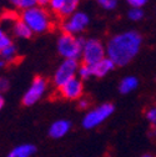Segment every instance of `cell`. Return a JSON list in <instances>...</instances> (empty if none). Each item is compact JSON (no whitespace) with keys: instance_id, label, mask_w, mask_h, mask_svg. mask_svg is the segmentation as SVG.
I'll return each mask as SVG.
<instances>
[{"instance_id":"cell-2","label":"cell","mask_w":156,"mask_h":157,"mask_svg":"<svg viewBox=\"0 0 156 157\" xmlns=\"http://www.w3.org/2000/svg\"><path fill=\"white\" fill-rule=\"evenodd\" d=\"M20 19L30 28L33 34H43L51 29L53 21L49 11L40 5L21 11Z\"/></svg>"},{"instance_id":"cell-1","label":"cell","mask_w":156,"mask_h":157,"mask_svg":"<svg viewBox=\"0 0 156 157\" xmlns=\"http://www.w3.org/2000/svg\"><path fill=\"white\" fill-rule=\"evenodd\" d=\"M142 36L138 31H124L112 36L106 45V56L116 66H125L139 54Z\"/></svg>"},{"instance_id":"cell-18","label":"cell","mask_w":156,"mask_h":157,"mask_svg":"<svg viewBox=\"0 0 156 157\" xmlns=\"http://www.w3.org/2000/svg\"><path fill=\"white\" fill-rule=\"evenodd\" d=\"M77 75L81 80H89V78L92 75V67L91 65H86V64H83L81 66H79V71H77Z\"/></svg>"},{"instance_id":"cell-11","label":"cell","mask_w":156,"mask_h":157,"mask_svg":"<svg viewBox=\"0 0 156 157\" xmlns=\"http://www.w3.org/2000/svg\"><path fill=\"white\" fill-rule=\"evenodd\" d=\"M71 128V122L68 120H57L49 127V136L51 139H61Z\"/></svg>"},{"instance_id":"cell-25","label":"cell","mask_w":156,"mask_h":157,"mask_svg":"<svg viewBox=\"0 0 156 157\" xmlns=\"http://www.w3.org/2000/svg\"><path fill=\"white\" fill-rule=\"evenodd\" d=\"M89 105H90L89 100H86L85 97H80V101H79V107L80 109H86V107H89Z\"/></svg>"},{"instance_id":"cell-12","label":"cell","mask_w":156,"mask_h":157,"mask_svg":"<svg viewBox=\"0 0 156 157\" xmlns=\"http://www.w3.org/2000/svg\"><path fill=\"white\" fill-rule=\"evenodd\" d=\"M115 66H116V65L114 64V61L106 56L105 59H103L101 61L91 65V67H92V75L96 76V77H104V76H106L110 71H112Z\"/></svg>"},{"instance_id":"cell-26","label":"cell","mask_w":156,"mask_h":157,"mask_svg":"<svg viewBox=\"0 0 156 157\" xmlns=\"http://www.w3.org/2000/svg\"><path fill=\"white\" fill-rule=\"evenodd\" d=\"M149 136L150 137H156V125H152L151 126V130L149 132Z\"/></svg>"},{"instance_id":"cell-30","label":"cell","mask_w":156,"mask_h":157,"mask_svg":"<svg viewBox=\"0 0 156 157\" xmlns=\"http://www.w3.org/2000/svg\"><path fill=\"white\" fill-rule=\"evenodd\" d=\"M142 157H152V156H150V155H145V156H142Z\"/></svg>"},{"instance_id":"cell-5","label":"cell","mask_w":156,"mask_h":157,"mask_svg":"<svg viewBox=\"0 0 156 157\" xmlns=\"http://www.w3.org/2000/svg\"><path fill=\"white\" fill-rule=\"evenodd\" d=\"M79 71V64L77 60H72V59H65V60L59 65V67L56 69L54 74V84L55 86L59 89L63 85H65L68 81L72 80V78L77 75Z\"/></svg>"},{"instance_id":"cell-7","label":"cell","mask_w":156,"mask_h":157,"mask_svg":"<svg viewBox=\"0 0 156 157\" xmlns=\"http://www.w3.org/2000/svg\"><path fill=\"white\" fill-rule=\"evenodd\" d=\"M114 110H115V107L112 104H103L100 106H97L96 109L89 111L85 115L84 120H83V126L88 130L99 126L100 124H103L107 119V117L111 116Z\"/></svg>"},{"instance_id":"cell-8","label":"cell","mask_w":156,"mask_h":157,"mask_svg":"<svg viewBox=\"0 0 156 157\" xmlns=\"http://www.w3.org/2000/svg\"><path fill=\"white\" fill-rule=\"evenodd\" d=\"M46 80L41 76H37L35 77L30 87L26 90V92L23 96V104L25 106H31L34 104H36L39 100L43 97L44 92L46 91Z\"/></svg>"},{"instance_id":"cell-17","label":"cell","mask_w":156,"mask_h":157,"mask_svg":"<svg viewBox=\"0 0 156 157\" xmlns=\"http://www.w3.org/2000/svg\"><path fill=\"white\" fill-rule=\"evenodd\" d=\"M18 56V51H16V46L15 45H10L6 49H4L3 51H0V57L3 59L5 63H13Z\"/></svg>"},{"instance_id":"cell-29","label":"cell","mask_w":156,"mask_h":157,"mask_svg":"<svg viewBox=\"0 0 156 157\" xmlns=\"http://www.w3.org/2000/svg\"><path fill=\"white\" fill-rule=\"evenodd\" d=\"M5 66V61L3 60V59H0V69H3Z\"/></svg>"},{"instance_id":"cell-23","label":"cell","mask_w":156,"mask_h":157,"mask_svg":"<svg viewBox=\"0 0 156 157\" xmlns=\"http://www.w3.org/2000/svg\"><path fill=\"white\" fill-rule=\"evenodd\" d=\"M10 87V82L6 77H0V94L6 92Z\"/></svg>"},{"instance_id":"cell-14","label":"cell","mask_w":156,"mask_h":157,"mask_svg":"<svg viewBox=\"0 0 156 157\" xmlns=\"http://www.w3.org/2000/svg\"><path fill=\"white\" fill-rule=\"evenodd\" d=\"M13 33L15 36L20 39H29L33 35V31L30 30V28L21 19H16L15 21H13Z\"/></svg>"},{"instance_id":"cell-24","label":"cell","mask_w":156,"mask_h":157,"mask_svg":"<svg viewBox=\"0 0 156 157\" xmlns=\"http://www.w3.org/2000/svg\"><path fill=\"white\" fill-rule=\"evenodd\" d=\"M126 3L131 8H142L147 3V0H126Z\"/></svg>"},{"instance_id":"cell-13","label":"cell","mask_w":156,"mask_h":157,"mask_svg":"<svg viewBox=\"0 0 156 157\" xmlns=\"http://www.w3.org/2000/svg\"><path fill=\"white\" fill-rule=\"evenodd\" d=\"M36 152V147L31 144H24L14 147L6 157H30Z\"/></svg>"},{"instance_id":"cell-9","label":"cell","mask_w":156,"mask_h":157,"mask_svg":"<svg viewBox=\"0 0 156 157\" xmlns=\"http://www.w3.org/2000/svg\"><path fill=\"white\" fill-rule=\"evenodd\" d=\"M80 0H50L49 8L53 13L61 17H68L77 9Z\"/></svg>"},{"instance_id":"cell-21","label":"cell","mask_w":156,"mask_h":157,"mask_svg":"<svg viewBox=\"0 0 156 157\" xmlns=\"http://www.w3.org/2000/svg\"><path fill=\"white\" fill-rule=\"evenodd\" d=\"M96 3L100 5V8H103L104 10H114L118 6V0H96Z\"/></svg>"},{"instance_id":"cell-20","label":"cell","mask_w":156,"mask_h":157,"mask_svg":"<svg viewBox=\"0 0 156 157\" xmlns=\"http://www.w3.org/2000/svg\"><path fill=\"white\" fill-rule=\"evenodd\" d=\"M10 45H13V43H11V39H10L9 34L0 29V51H3L4 49H6Z\"/></svg>"},{"instance_id":"cell-4","label":"cell","mask_w":156,"mask_h":157,"mask_svg":"<svg viewBox=\"0 0 156 157\" xmlns=\"http://www.w3.org/2000/svg\"><path fill=\"white\" fill-rule=\"evenodd\" d=\"M105 57H106V48H104V45L99 40H96V39L85 40L83 48V55H81L84 64L94 65L101 61Z\"/></svg>"},{"instance_id":"cell-10","label":"cell","mask_w":156,"mask_h":157,"mask_svg":"<svg viewBox=\"0 0 156 157\" xmlns=\"http://www.w3.org/2000/svg\"><path fill=\"white\" fill-rule=\"evenodd\" d=\"M59 92H60L61 97H64L66 100L80 99L83 95V82L80 78L74 77L72 80L68 81L65 85L59 87Z\"/></svg>"},{"instance_id":"cell-16","label":"cell","mask_w":156,"mask_h":157,"mask_svg":"<svg viewBox=\"0 0 156 157\" xmlns=\"http://www.w3.org/2000/svg\"><path fill=\"white\" fill-rule=\"evenodd\" d=\"M10 4L20 11L28 10L30 8H34L37 5V0H9Z\"/></svg>"},{"instance_id":"cell-22","label":"cell","mask_w":156,"mask_h":157,"mask_svg":"<svg viewBox=\"0 0 156 157\" xmlns=\"http://www.w3.org/2000/svg\"><path fill=\"white\" fill-rule=\"evenodd\" d=\"M146 119L151 125H156V107H151L146 112Z\"/></svg>"},{"instance_id":"cell-19","label":"cell","mask_w":156,"mask_h":157,"mask_svg":"<svg viewBox=\"0 0 156 157\" xmlns=\"http://www.w3.org/2000/svg\"><path fill=\"white\" fill-rule=\"evenodd\" d=\"M127 16L132 21H140L144 17V10L141 8H130V10L127 13Z\"/></svg>"},{"instance_id":"cell-28","label":"cell","mask_w":156,"mask_h":157,"mask_svg":"<svg viewBox=\"0 0 156 157\" xmlns=\"http://www.w3.org/2000/svg\"><path fill=\"white\" fill-rule=\"evenodd\" d=\"M4 104H5V100H4V97L2 96V94H0V110L4 107Z\"/></svg>"},{"instance_id":"cell-6","label":"cell","mask_w":156,"mask_h":157,"mask_svg":"<svg viewBox=\"0 0 156 157\" xmlns=\"http://www.w3.org/2000/svg\"><path fill=\"white\" fill-rule=\"evenodd\" d=\"M89 23H90L89 15L84 11L76 10L74 14H71L64 20V23L61 24V30L65 34L76 35V34L83 33L88 28Z\"/></svg>"},{"instance_id":"cell-31","label":"cell","mask_w":156,"mask_h":157,"mask_svg":"<svg viewBox=\"0 0 156 157\" xmlns=\"http://www.w3.org/2000/svg\"><path fill=\"white\" fill-rule=\"evenodd\" d=\"M0 14H2V6H0Z\"/></svg>"},{"instance_id":"cell-27","label":"cell","mask_w":156,"mask_h":157,"mask_svg":"<svg viewBox=\"0 0 156 157\" xmlns=\"http://www.w3.org/2000/svg\"><path fill=\"white\" fill-rule=\"evenodd\" d=\"M50 3V0H37V5H40V6H46L49 5Z\"/></svg>"},{"instance_id":"cell-3","label":"cell","mask_w":156,"mask_h":157,"mask_svg":"<svg viewBox=\"0 0 156 157\" xmlns=\"http://www.w3.org/2000/svg\"><path fill=\"white\" fill-rule=\"evenodd\" d=\"M85 40L81 37H77L76 35L65 34L63 33L59 39H57V51L64 59H72L77 60L83 55V48H84Z\"/></svg>"},{"instance_id":"cell-15","label":"cell","mask_w":156,"mask_h":157,"mask_svg":"<svg viewBox=\"0 0 156 157\" xmlns=\"http://www.w3.org/2000/svg\"><path fill=\"white\" fill-rule=\"evenodd\" d=\"M139 86V80L138 77L135 76H126L120 81L119 85V91L121 94H130L134 90H136V87Z\"/></svg>"}]
</instances>
